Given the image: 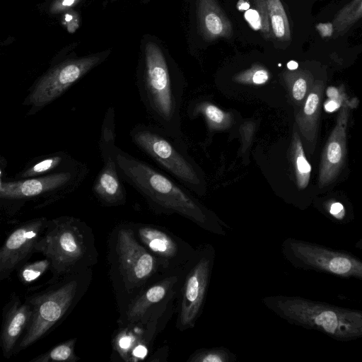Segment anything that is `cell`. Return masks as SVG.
<instances>
[{"label":"cell","mask_w":362,"mask_h":362,"mask_svg":"<svg viewBox=\"0 0 362 362\" xmlns=\"http://www.w3.org/2000/svg\"><path fill=\"white\" fill-rule=\"evenodd\" d=\"M135 341V337L131 333H120L117 336L116 341L117 348L119 354L122 356H126L132 347L134 346Z\"/></svg>","instance_id":"32"},{"label":"cell","mask_w":362,"mask_h":362,"mask_svg":"<svg viewBox=\"0 0 362 362\" xmlns=\"http://www.w3.org/2000/svg\"><path fill=\"white\" fill-rule=\"evenodd\" d=\"M113 156L123 180L149 203L168 213H176L209 233L225 235L228 226L168 177L146 163L116 146Z\"/></svg>","instance_id":"1"},{"label":"cell","mask_w":362,"mask_h":362,"mask_svg":"<svg viewBox=\"0 0 362 362\" xmlns=\"http://www.w3.org/2000/svg\"><path fill=\"white\" fill-rule=\"evenodd\" d=\"M80 0H55L51 5L49 11L58 13L75 6Z\"/></svg>","instance_id":"33"},{"label":"cell","mask_w":362,"mask_h":362,"mask_svg":"<svg viewBox=\"0 0 362 362\" xmlns=\"http://www.w3.org/2000/svg\"><path fill=\"white\" fill-rule=\"evenodd\" d=\"M104 54H92L64 60L52 66L30 88L23 105L33 116L61 97L72 85L98 65Z\"/></svg>","instance_id":"6"},{"label":"cell","mask_w":362,"mask_h":362,"mask_svg":"<svg viewBox=\"0 0 362 362\" xmlns=\"http://www.w3.org/2000/svg\"><path fill=\"white\" fill-rule=\"evenodd\" d=\"M199 108L212 129H224L229 127L232 124V117L230 115L211 103H202L199 105Z\"/></svg>","instance_id":"28"},{"label":"cell","mask_w":362,"mask_h":362,"mask_svg":"<svg viewBox=\"0 0 362 362\" xmlns=\"http://www.w3.org/2000/svg\"><path fill=\"white\" fill-rule=\"evenodd\" d=\"M284 78L293 98L302 101L309 93L314 81L313 75L306 70H290L284 72Z\"/></svg>","instance_id":"25"},{"label":"cell","mask_w":362,"mask_h":362,"mask_svg":"<svg viewBox=\"0 0 362 362\" xmlns=\"http://www.w3.org/2000/svg\"><path fill=\"white\" fill-rule=\"evenodd\" d=\"M281 250L296 268L362 281V259L347 252L293 238L283 241Z\"/></svg>","instance_id":"3"},{"label":"cell","mask_w":362,"mask_h":362,"mask_svg":"<svg viewBox=\"0 0 362 362\" xmlns=\"http://www.w3.org/2000/svg\"><path fill=\"white\" fill-rule=\"evenodd\" d=\"M324 90V82L314 81L303 108L296 120L303 136L310 143L315 141L319 125L320 104Z\"/></svg>","instance_id":"19"},{"label":"cell","mask_w":362,"mask_h":362,"mask_svg":"<svg viewBox=\"0 0 362 362\" xmlns=\"http://www.w3.org/2000/svg\"><path fill=\"white\" fill-rule=\"evenodd\" d=\"M76 339H71L69 341L57 345L49 351L31 360V362H74L78 360V358L74 353V346Z\"/></svg>","instance_id":"26"},{"label":"cell","mask_w":362,"mask_h":362,"mask_svg":"<svg viewBox=\"0 0 362 362\" xmlns=\"http://www.w3.org/2000/svg\"><path fill=\"white\" fill-rule=\"evenodd\" d=\"M117 252L127 289L141 285L162 267L158 259L140 245L132 230L127 228L118 233Z\"/></svg>","instance_id":"11"},{"label":"cell","mask_w":362,"mask_h":362,"mask_svg":"<svg viewBox=\"0 0 362 362\" xmlns=\"http://www.w3.org/2000/svg\"><path fill=\"white\" fill-rule=\"evenodd\" d=\"M138 235L147 250L158 259L162 267L169 271L185 267L197 252L180 238L156 226H141Z\"/></svg>","instance_id":"12"},{"label":"cell","mask_w":362,"mask_h":362,"mask_svg":"<svg viewBox=\"0 0 362 362\" xmlns=\"http://www.w3.org/2000/svg\"><path fill=\"white\" fill-rule=\"evenodd\" d=\"M341 101L329 99L327 100L325 103V109L327 112H333L339 107Z\"/></svg>","instance_id":"36"},{"label":"cell","mask_w":362,"mask_h":362,"mask_svg":"<svg viewBox=\"0 0 362 362\" xmlns=\"http://www.w3.org/2000/svg\"><path fill=\"white\" fill-rule=\"evenodd\" d=\"M77 287V282L71 280L30 300L33 315L18 351L25 349L41 338L64 316L74 300Z\"/></svg>","instance_id":"9"},{"label":"cell","mask_w":362,"mask_h":362,"mask_svg":"<svg viewBox=\"0 0 362 362\" xmlns=\"http://www.w3.org/2000/svg\"><path fill=\"white\" fill-rule=\"evenodd\" d=\"M47 224L46 218H37L24 223L8 235L0 250L1 279L6 278L35 247Z\"/></svg>","instance_id":"13"},{"label":"cell","mask_w":362,"mask_h":362,"mask_svg":"<svg viewBox=\"0 0 362 362\" xmlns=\"http://www.w3.org/2000/svg\"><path fill=\"white\" fill-rule=\"evenodd\" d=\"M33 315L31 305L14 303L8 310L4 317L1 345L5 357L12 352L22 332L30 322Z\"/></svg>","instance_id":"20"},{"label":"cell","mask_w":362,"mask_h":362,"mask_svg":"<svg viewBox=\"0 0 362 362\" xmlns=\"http://www.w3.org/2000/svg\"><path fill=\"white\" fill-rule=\"evenodd\" d=\"M129 136L141 151L176 177L187 183L199 184V177L192 165L153 128L137 124L130 130Z\"/></svg>","instance_id":"10"},{"label":"cell","mask_w":362,"mask_h":362,"mask_svg":"<svg viewBox=\"0 0 362 362\" xmlns=\"http://www.w3.org/2000/svg\"><path fill=\"white\" fill-rule=\"evenodd\" d=\"M215 251L210 244L197 249L188 263L179 289L176 327L184 332L194 327L202 314L214 267Z\"/></svg>","instance_id":"5"},{"label":"cell","mask_w":362,"mask_h":362,"mask_svg":"<svg viewBox=\"0 0 362 362\" xmlns=\"http://www.w3.org/2000/svg\"><path fill=\"white\" fill-rule=\"evenodd\" d=\"M316 30L322 37H329L334 33V27L332 23H320L316 25Z\"/></svg>","instance_id":"35"},{"label":"cell","mask_w":362,"mask_h":362,"mask_svg":"<svg viewBox=\"0 0 362 362\" xmlns=\"http://www.w3.org/2000/svg\"><path fill=\"white\" fill-rule=\"evenodd\" d=\"M348 117V107L344 106L322 155L319 174L320 188L334 181L344 165L346 158V129Z\"/></svg>","instance_id":"14"},{"label":"cell","mask_w":362,"mask_h":362,"mask_svg":"<svg viewBox=\"0 0 362 362\" xmlns=\"http://www.w3.org/2000/svg\"><path fill=\"white\" fill-rule=\"evenodd\" d=\"M269 78V71L264 66L255 64L250 69L235 76L234 80L241 83L262 85L267 83Z\"/></svg>","instance_id":"29"},{"label":"cell","mask_w":362,"mask_h":362,"mask_svg":"<svg viewBox=\"0 0 362 362\" xmlns=\"http://www.w3.org/2000/svg\"><path fill=\"white\" fill-rule=\"evenodd\" d=\"M187 264L183 268L171 272L170 274L149 286L135 299L127 310V320L129 322L139 320L152 306L168 296L177 294Z\"/></svg>","instance_id":"15"},{"label":"cell","mask_w":362,"mask_h":362,"mask_svg":"<svg viewBox=\"0 0 362 362\" xmlns=\"http://www.w3.org/2000/svg\"><path fill=\"white\" fill-rule=\"evenodd\" d=\"M362 18V0H351L335 15L332 23L337 36L346 34Z\"/></svg>","instance_id":"23"},{"label":"cell","mask_w":362,"mask_h":362,"mask_svg":"<svg viewBox=\"0 0 362 362\" xmlns=\"http://www.w3.org/2000/svg\"><path fill=\"white\" fill-rule=\"evenodd\" d=\"M103 165L96 176L92 191L95 197L107 206L124 204L127 197L123 180L121 179L114 156L103 159Z\"/></svg>","instance_id":"16"},{"label":"cell","mask_w":362,"mask_h":362,"mask_svg":"<svg viewBox=\"0 0 362 362\" xmlns=\"http://www.w3.org/2000/svg\"><path fill=\"white\" fill-rule=\"evenodd\" d=\"M50 264L49 259H45L25 265L19 273L21 281L30 284L35 281L47 270Z\"/></svg>","instance_id":"30"},{"label":"cell","mask_w":362,"mask_h":362,"mask_svg":"<svg viewBox=\"0 0 362 362\" xmlns=\"http://www.w3.org/2000/svg\"><path fill=\"white\" fill-rule=\"evenodd\" d=\"M264 2L272 35L280 41L290 40L289 22L281 0H264Z\"/></svg>","instance_id":"22"},{"label":"cell","mask_w":362,"mask_h":362,"mask_svg":"<svg viewBox=\"0 0 362 362\" xmlns=\"http://www.w3.org/2000/svg\"><path fill=\"white\" fill-rule=\"evenodd\" d=\"M237 8L239 11H246L250 8V3L247 0H239L237 4Z\"/></svg>","instance_id":"38"},{"label":"cell","mask_w":362,"mask_h":362,"mask_svg":"<svg viewBox=\"0 0 362 362\" xmlns=\"http://www.w3.org/2000/svg\"><path fill=\"white\" fill-rule=\"evenodd\" d=\"M115 112L113 106H110L104 115L98 147L102 159L113 156L115 147Z\"/></svg>","instance_id":"24"},{"label":"cell","mask_w":362,"mask_h":362,"mask_svg":"<svg viewBox=\"0 0 362 362\" xmlns=\"http://www.w3.org/2000/svg\"><path fill=\"white\" fill-rule=\"evenodd\" d=\"M35 249L42 252L59 273L69 271L83 258L86 252L83 237L76 220L70 217L53 220Z\"/></svg>","instance_id":"8"},{"label":"cell","mask_w":362,"mask_h":362,"mask_svg":"<svg viewBox=\"0 0 362 362\" xmlns=\"http://www.w3.org/2000/svg\"><path fill=\"white\" fill-rule=\"evenodd\" d=\"M236 356L229 349L220 346L202 348L194 351L187 359V362H233Z\"/></svg>","instance_id":"27"},{"label":"cell","mask_w":362,"mask_h":362,"mask_svg":"<svg viewBox=\"0 0 362 362\" xmlns=\"http://www.w3.org/2000/svg\"><path fill=\"white\" fill-rule=\"evenodd\" d=\"M288 67L290 70H295L298 67V64L295 62H290L288 64Z\"/></svg>","instance_id":"39"},{"label":"cell","mask_w":362,"mask_h":362,"mask_svg":"<svg viewBox=\"0 0 362 362\" xmlns=\"http://www.w3.org/2000/svg\"><path fill=\"white\" fill-rule=\"evenodd\" d=\"M69 153L59 151L37 156L29 160L24 168L13 177V180H22L47 175L66 171L81 165Z\"/></svg>","instance_id":"18"},{"label":"cell","mask_w":362,"mask_h":362,"mask_svg":"<svg viewBox=\"0 0 362 362\" xmlns=\"http://www.w3.org/2000/svg\"><path fill=\"white\" fill-rule=\"evenodd\" d=\"M355 246L358 249L362 250V238L356 243Z\"/></svg>","instance_id":"40"},{"label":"cell","mask_w":362,"mask_h":362,"mask_svg":"<svg viewBox=\"0 0 362 362\" xmlns=\"http://www.w3.org/2000/svg\"><path fill=\"white\" fill-rule=\"evenodd\" d=\"M254 4L255 9L260 21L261 27L259 31L265 38H270L272 31L264 0H254Z\"/></svg>","instance_id":"31"},{"label":"cell","mask_w":362,"mask_h":362,"mask_svg":"<svg viewBox=\"0 0 362 362\" xmlns=\"http://www.w3.org/2000/svg\"><path fill=\"white\" fill-rule=\"evenodd\" d=\"M328 213L338 221H344L346 211L344 205L338 202H334L329 205Z\"/></svg>","instance_id":"34"},{"label":"cell","mask_w":362,"mask_h":362,"mask_svg":"<svg viewBox=\"0 0 362 362\" xmlns=\"http://www.w3.org/2000/svg\"><path fill=\"white\" fill-rule=\"evenodd\" d=\"M197 16L199 29L204 39L214 40L232 36L230 21L216 0H197Z\"/></svg>","instance_id":"17"},{"label":"cell","mask_w":362,"mask_h":362,"mask_svg":"<svg viewBox=\"0 0 362 362\" xmlns=\"http://www.w3.org/2000/svg\"><path fill=\"white\" fill-rule=\"evenodd\" d=\"M89 172L82 163L73 169L36 177L13 180L0 178V199L5 202H23L45 199H59L77 189Z\"/></svg>","instance_id":"4"},{"label":"cell","mask_w":362,"mask_h":362,"mask_svg":"<svg viewBox=\"0 0 362 362\" xmlns=\"http://www.w3.org/2000/svg\"><path fill=\"white\" fill-rule=\"evenodd\" d=\"M138 86L148 112L158 119L169 121L174 104L168 69L161 49L152 42L145 47L144 69Z\"/></svg>","instance_id":"7"},{"label":"cell","mask_w":362,"mask_h":362,"mask_svg":"<svg viewBox=\"0 0 362 362\" xmlns=\"http://www.w3.org/2000/svg\"><path fill=\"white\" fill-rule=\"evenodd\" d=\"M262 301L291 324L317 330L339 341L362 338V310L299 296H269Z\"/></svg>","instance_id":"2"},{"label":"cell","mask_w":362,"mask_h":362,"mask_svg":"<svg viewBox=\"0 0 362 362\" xmlns=\"http://www.w3.org/2000/svg\"><path fill=\"white\" fill-rule=\"evenodd\" d=\"M291 156L297 186L299 189H303L309 183L311 166L306 159L300 138L296 132L293 134Z\"/></svg>","instance_id":"21"},{"label":"cell","mask_w":362,"mask_h":362,"mask_svg":"<svg viewBox=\"0 0 362 362\" xmlns=\"http://www.w3.org/2000/svg\"><path fill=\"white\" fill-rule=\"evenodd\" d=\"M327 95L329 99L341 101V98L338 89L334 87H329L327 90Z\"/></svg>","instance_id":"37"}]
</instances>
